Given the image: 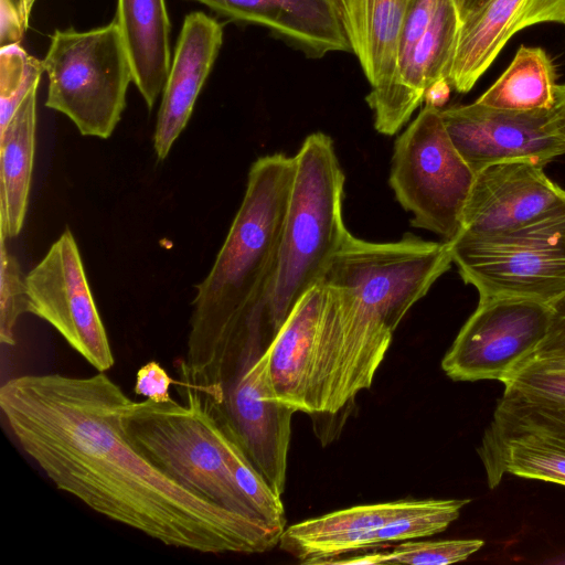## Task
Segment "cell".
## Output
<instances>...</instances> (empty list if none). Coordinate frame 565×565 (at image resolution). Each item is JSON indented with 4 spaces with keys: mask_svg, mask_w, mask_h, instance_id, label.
<instances>
[{
    "mask_svg": "<svg viewBox=\"0 0 565 565\" xmlns=\"http://www.w3.org/2000/svg\"><path fill=\"white\" fill-rule=\"evenodd\" d=\"M129 397L105 372L28 374L0 387V409L23 451L55 487L167 546L255 554L284 530L228 511L182 487L129 440Z\"/></svg>",
    "mask_w": 565,
    "mask_h": 565,
    "instance_id": "obj_1",
    "label": "cell"
},
{
    "mask_svg": "<svg viewBox=\"0 0 565 565\" xmlns=\"http://www.w3.org/2000/svg\"><path fill=\"white\" fill-rule=\"evenodd\" d=\"M451 264L447 242L406 233L374 243L347 234L319 281L308 414L334 415L371 387L397 326Z\"/></svg>",
    "mask_w": 565,
    "mask_h": 565,
    "instance_id": "obj_2",
    "label": "cell"
},
{
    "mask_svg": "<svg viewBox=\"0 0 565 565\" xmlns=\"http://www.w3.org/2000/svg\"><path fill=\"white\" fill-rule=\"evenodd\" d=\"M294 173V157L280 152L250 166L225 241L196 286L186 350L210 347L256 323L275 331L268 298Z\"/></svg>",
    "mask_w": 565,
    "mask_h": 565,
    "instance_id": "obj_3",
    "label": "cell"
},
{
    "mask_svg": "<svg viewBox=\"0 0 565 565\" xmlns=\"http://www.w3.org/2000/svg\"><path fill=\"white\" fill-rule=\"evenodd\" d=\"M295 173L268 305L280 329L296 303L317 285L349 233L343 222L345 175L333 141L310 134L294 156Z\"/></svg>",
    "mask_w": 565,
    "mask_h": 565,
    "instance_id": "obj_4",
    "label": "cell"
},
{
    "mask_svg": "<svg viewBox=\"0 0 565 565\" xmlns=\"http://www.w3.org/2000/svg\"><path fill=\"white\" fill-rule=\"evenodd\" d=\"M181 397L183 404L129 398L122 416L127 437L182 487L228 511L262 520L233 479L214 420L192 397Z\"/></svg>",
    "mask_w": 565,
    "mask_h": 565,
    "instance_id": "obj_5",
    "label": "cell"
},
{
    "mask_svg": "<svg viewBox=\"0 0 565 565\" xmlns=\"http://www.w3.org/2000/svg\"><path fill=\"white\" fill-rule=\"evenodd\" d=\"M449 246L452 263L479 300L520 298L550 305L565 294V204L510 231L459 234Z\"/></svg>",
    "mask_w": 565,
    "mask_h": 565,
    "instance_id": "obj_6",
    "label": "cell"
},
{
    "mask_svg": "<svg viewBox=\"0 0 565 565\" xmlns=\"http://www.w3.org/2000/svg\"><path fill=\"white\" fill-rule=\"evenodd\" d=\"M43 65L49 76L46 107L67 116L83 136L109 138L132 81L117 20L84 32L56 30Z\"/></svg>",
    "mask_w": 565,
    "mask_h": 565,
    "instance_id": "obj_7",
    "label": "cell"
},
{
    "mask_svg": "<svg viewBox=\"0 0 565 565\" xmlns=\"http://www.w3.org/2000/svg\"><path fill=\"white\" fill-rule=\"evenodd\" d=\"M475 172L454 146L440 116L428 105L396 138L390 185L412 226L454 241Z\"/></svg>",
    "mask_w": 565,
    "mask_h": 565,
    "instance_id": "obj_8",
    "label": "cell"
},
{
    "mask_svg": "<svg viewBox=\"0 0 565 565\" xmlns=\"http://www.w3.org/2000/svg\"><path fill=\"white\" fill-rule=\"evenodd\" d=\"M552 318L550 305L520 298L479 300L441 361L454 381L502 382L534 355Z\"/></svg>",
    "mask_w": 565,
    "mask_h": 565,
    "instance_id": "obj_9",
    "label": "cell"
},
{
    "mask_svg": "<svg viewBox=\"0 0 565 565\" xmlns=\"http://www.w3.org/2000/svg\"><path fill=\"white\" fill-rule=\"evenodd\" d=\"M28 312L49 322L98 372L115 363L82 257L66 228L25 276Z\"/></svg>",
    "mask_w": 565,
    "mask_h": 565,
    "instance_id": "obj_10",
    "label": "cell"
},
{
    "mask_svg": "<svg viewBox=\"0 0 565 565\" xmlns=\"http://www.w3.org/2000/svg\"><path fill=\"white\" fill-rule=\"evenodd\" d=\"M445 128L475 174L507 160L529 159L546 166L565 154L554 135L550 110L514 111L477 102L440 109Z\"/></svg>",
    "mask_w": 565,
    "mask_h": 565,
    "instance_id": "obj_11",
    "label": "cell"
},
{
    "mask_svg": "<svg viewBox=\"0 0 565 565\" xmlns=\"http://www.w3.org/2000/svg\"><path fill=\"white\" fill-rule=\"evenodd\" d=\"M218 406L254 466L281 497L286 487L291 417L296 412L276 398L270 380V344L234 374L223 390Z\"/></svg>",
    "mask_w": 565,
    "mask_h": 565,
    "instance_id": "obj_12",
    "label": "cell"
},
{
    "mask_svg": "<svg viewBox=\"0 0 565 565\" xmlns=\"http://www.w3.org/2000/svg\"><path fill=\"white\" fill-rule=\"evenodd\" d=\"M563 204L565 190L545 174L544 166L529 159L493 163L475 174L459 234L510 231Z\"/></svg>",
    "mask_w": 565,
    "mask_h": 565,
    "instance_id": "obj_13",
    "label": "cell"
},
{
    "mask_svg": "<svg viewBox=\"0 0 565 565\" xmlns=\"http://www.w3.org/2000/svg\"><path fill=\"white\" fill-rule=\"evenodd\" d=\"M223 43L222 24L202 11L183 21L162 92L153 148L164 159L185 128Z\"/></svg>",
    "mask_w": 565,
    "mask_h": 565,
    "instance_id": "obj_14",
    "label": "cell"
},
{
    "mask_svg": "<svg viewBox=\"0 0 565 565\" xmlns=\"http://www.w3.org/2000/svg\"><path fill=\"white\" fill-rule=\"evenodd\" d=\"M232 20L259 24L310 57L351 52L339 0H193Z\"/></svg>",
    "mask_w": 565,
    "mask_h": 565,
    "instance_id": "obj_15",
    "label": "cell"
},
{
    "mask_svg": "<svg viewBox=\"0 0 565 565\" xmlns=\"http://www.w3.org/2000/svg\"><path fill=\"white\" fill-rule=\"evenodd\" d=\"M409 0H339L351 52L371 85L370 108L377 109L395 79L401 32Z\"/></svg>",
    "mask_w": 565,
    "mask_h": 565,
    "instance_id": "obj_16",
    "label": "cell"
},
{
    "mask_svg": "<svg viewBox=\"0 0 565 565\" xmlns=\"http://www.w3.org/2000/svg\"><path fill=\"white\" fill-rule=\"evenodd\" d=\"M414 500L362 504L286 526L278 547L301 564H329L342 555L370 548L371 535L409 509Z\"/></svg>",
    "mask_w": 565,
    "mask_h": 565,
    "instance_id": "obj_17",
    "label": "cell"
},
{
    "mask_svg": "<svg viewBox=\"0 0 565 565\" xmlns=\"http://www.w3.org/2000/svg\"><path fill=\"white\" fill-rule=\"evenodd\" d=\"M323 300L320 282L296 303L270 343V380L279 403L308 414V386Z\"/></svg>",
    "mask_w": 565,
    "mask_h": 565,
    "instance_id": "obj_18",
    "label": "cell"
},
{
    "mask_svg": "<svg viewBox=\"0 0 565 565\" xmlns=\"http://www.w3.org/2000/svg\"><path fill=\"white\" fill-rule=\"evenodd\" d=\"M132 70V82L151 109L171 66V24L166 0H118L116 18Z\"/></svg>",
    "mask_w": 565,
    "mask_h": 565,
    "instance_id": "obj_19",
    "label": "cell"
},
{
    "mask_svg": "<svg viewBox=\"0 0 565 565\" xmlns=\"http://www.w3.org/2000/svg\"><path fill=\"white\" fill-rule=\"evenodd\" d=\"M36 90L32 88L8 125L0 130V234H20L31 185L36 127Z\"/></svg>",
    "mask_w": 565,
    "mask_h": 565,
    "instance_id": "obj_20",
    "label": "cell"
},
{
    "mask_svg": "<svg viewBox=\"0 0 565 565\" xmlns=\"http://www.w3.org/2000/svg\"><path fill=\"white\" fill-rule=\"evenodd\" d=\"M478 452L491 489L505 473L565 486V436L537 429L521 430L482 438Z\"/></svg>",
    "mask_w": 565,
    "mask_h": 565,
    "instance_id": "obj_21",
    "label": "cell"
},
{
    "mask_svg": "<svg viewBox=\"0 0 565 565\" xmlns=\"http://www.w3.org/2000/svg\"><path fill=\"white\" fill-rule=\"evenodd\" d=\"M525 0H488L460 22L448 81L468 93L489 68L508 40Z\"/></svg>",
    "mask_w": 565,
    "mask_h": 565,
    "instance_id": "obj_22",
    "label": "cell"
},
{
    "mask_svg": "<svg viewBox=\"0 0 565 565\" xmlns=\"http://www.w3.org/2000/svg\"><path fill=\"white\" fill-rule=\"evenodd\" d=\"M556 85L555 66L546 51L521 45L505 71L476 102L504 110H550Z\"/></svg>",
    "mask_w": 565,
    "mask_h": 565,
    "instance_id": "obj_23",
    "label": "cell"
},
{
    "mask_svg": "<svg viewBox=\"0 0 565 565\" xmlns=\"http://www.w3.org/2000/svg\"><path fill=\"white\" fill-rule=\"evenodd\" d=\"M181 396L192 397L214 420L233 479L258 516L266 523L285 530L287 521L280 495L274 492L254 466L223 408L190 390L183 391Z\"/></svg>",
    "mask_w": 565,
    "mask_h": 565,
    "instance_id": "obj_24",
    "label": "cell"
},
{
    "mask_svg": "<svg viewBox=\"0 0 565 565\" xmlns=\"http://www.w3.org/2000/svg\"><path fill=\"white\" fill-rule=\"evenodd\" d=\"M537 429L565 436V403L504 391L484 438Z\"/></svg>",
    "mask_w": 565,
    "mask_h": 565,
    "instance_id": "obj_25",
    "label": "cell"
},
{
    "mask_svg": "<svg viewBox=\"0 0 565 565\" xmlns=\"http://www.w3.org/2000/svg\"><path fill=\"white\" fill-rule=\"evenodd\" d=\"M468 499H429L415 503L371 535L370 548L435 535L456 521Z\"/></svg>",
    "mask_w": 565,
    "mask_h": 565,
    "instance_id": "obj_26",
    "label": "cell"
},
{
    "mask_svg": "<svg viewBox=\"0 0 565 565\" xmlns=\"http://www.w3.org/2000/svg\"><path fill=\"white\" fill-rule=\"evenodd\" d=\"M43 61L26 53L20 44L0 51V130H2L29 92L38 87Z\"/></svg>",
    "mask_w": 565,
    "mask_h": 565,
    "instance_id": "obj_27",
    "label": "cell"
},
{
    "mask_svg": "<svg viewBox=\"0 0 565 565\" xmlns=\"http://www.w3.org/2000/svg\"><path fill=\"white\" fill-rule=\"evenodd\" d=\"M502 383L504 391L565 403V356L534 354Z\"/></svg>",
    "mask_w": 565,
    "mask_h": 565,
    "instance_id": "obj_28",
    "label": "cell"
},
{
    "mask_svg": "<svg viewBox=\"0 0 565 565\" xmlns=\"http://www.w3.org/2000/svg\"><path fill=\"white\" fill-rule=\"evenodd\" d=\"M484 545L480 539L405 541L384 552L383 564L446 565L466 561Z\"/></svg>",
    "mask_w": 565,
    "mask_h": 565,
    "instance_id": "obj_29",
    "label": "cell"
},
{
    "mask_svg": "<svg viewBox=\"0 0 565 565\" xmlns=\"http://www.w3.org/2000/svg\"><path fill=\"white\" fill-rule=\"evenodd\" d=\"M28 312L25 277L17 258L7 249L6 237L0 234V341L14 345V328L19 317Z\"/></svg>",
    "mask_w": 565,
    "mask_h": 565,
    "instance_id": "obj_30",
    "label": "cell"
},
{
    "mask_svg": "<svg viewBox=\"0 0 565 565\" xmlns=\"http://www.w3.org/2000/svg\"><path fill=\"white\" fill-rule=\"evenodd\" d=\"M35 0H0L1 47L20 44Z\"/></svg>",
    "mask_w": 565,
    "mask_h": 565,
    "instance_id": "obj_31",
    "label": "cell"
},
{
    "mask_svg": "<svg viewBox=\"0 0 565 565\" xmlns=\"http://www.w3.org/2000/svg\"><path fill=\"white\" fill-rule=\"evenodd\" d=\"M544 22L565 23V0H525L512 28V36L522 29Z\"/></svg>",
    "mask_w": 565,
    "mask_h": 565,
    "instance_id": "obj_32",
    "label": "cell"
},
{
    "mask_svg": "<svg viewBox=\"0 0 565 565\" xmlns=\"http://www.w3.org/2000/svg\"><path fill=\"white\" fill-rule=\"evenodd\" d=\"M173 382L158 362L150 361L138 370L134 390L137 395L154 402H169L173 399L169 393Z\"/></svg>",
    "mask_w": 565,
    "mask_h": 565,
    "instance_id": "obj_33",
    "label": "cell"
},
{
    "mask_svg": "<svg viewBox=\"0 0 565 565\" xmlns=\"http://www.w3.org/2000/svg\"><path fill=\"white\" fill-rule=\"evenodd\" d=\"M548 333L535 354L565 356V294L550 303Z\"/></svg>",
    "mask_w": 565,
    "mask_h": 565,
    "instance_id": "obj_34",
    "label": "cell"
},
{
    "mask_svg": "<svg viewBox=\"0 0 565 565\" xmlns=\"http://www.w3.org/2000/svg\"><path fill=\"white\" fill-rule=\"evenodd\" d=\"M550 124L565 148V84L556 85L554 104L550 109Z\"/></svg>",
    "mask_w": 565,
    "mask_h": 565,
    "instance_id": "obj_35",
    "label": "cell"
},
{
    "mask_svg": "<svg viewBox=\"0 0 565 565\" xmlns=\"http://www.w3.org/2000/svg\"><path fill=\"white\" fill-rule=\"evenodd\" d=\"M451 84L448 78H439L431 83L425 90V105L441 109L449 100Z\"/></svg>",
    "mask_w": 565,
    "mask_h": 565,
    "instance_id": "obj_36",
    "label": "cell"
},
{
    "mask_svg": "<svg viewBox=\"0 0 565 565\" xmlns=\"http://www.w3.org/2000/svg\"><path fill=\"white\" fill-rule=\"evenodd\" d=\"M457 9L460 22L477 11L488 0H452Z\"/></svg>",
    "mask_w": 565,
    "mask_h": 565,
    "instance_id": "obj_37",
    "label": "cell"
}]
</instances>
